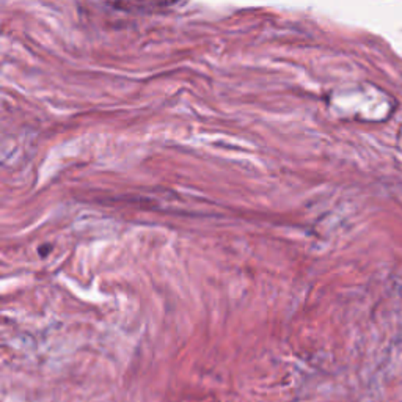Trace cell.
<instances>
[{
    "instance_id": "obj_1",
    "label": "cell",
    "mask_w": 402,
    "mask_h": 402,
    "mask_svg": "<svg viewBox=\"0 0 402 402\" xmlns=\"http://www.w3.org/2000/svg\"><path fill=\"white\" fill-rule=\"evenodd\" d=\"M171 3H115L112 6L115 8H123V10H155V8H165V6H170Z\"/></svg>"
}]
</instances>
